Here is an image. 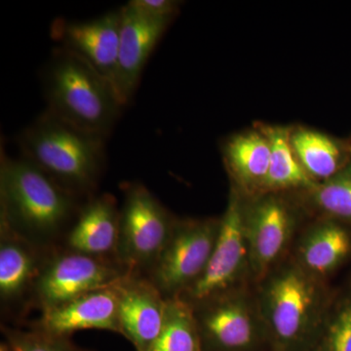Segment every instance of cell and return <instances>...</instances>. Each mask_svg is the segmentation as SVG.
<instances>
[{
	"mask_svg": "<svg viewBox=\"0 0 351 351\" xmlns=\"http://www.w3.org/2000/svg\"><path fill=\"white\" fill-rule=\"evenodd\" d=\"M291 143L302 169L314 182L328 181L337 175L341 154L332 138L317 131L300 128L291 134Z\"/></svg>",
	"mask_w": 351,
	"mask_h": 351,
	"instance_id": "obj_20",
	"label": "cell"
},
{
	"mask_svg": "<svg viewBox=\"0 0 351 351\" xmlns=\"http://www.w3.org/2000/svg\"><path fill=\"white\" fill-rule=\"evenodd\" d=\"M38 327L40 332L57 338L89 329L107 330L121 334L117 286L87 293L43 311Z\"/></svg>",
	"mask_w": 351,
	"mask_h": 351,
	"instance_id": "obj_14",
	"label": "cell"
},
{
	"mask_svg": "<svg viewBox=\"0 0 351 351\" xmlns=\"http://www.w3.org/2000/svg\"><path fill=\"white\" fill-rule=\"evenodd\" d=\"M43 84L46 112L104 138L110 135L124 107L112 83L58 46L44 66Z\"/></svg>",
	"mask_w": 351,
	"mask_h": 351,
	"instance_id": "obj_2",
	"label": "cell"
},
{
	"mask_svg": "<svg viewBox=\"0 0 351 351\" xmlns=\"http://www.w3.org/2000/svg\"><path fill=\"white\" fill-rule=\"evenodd\" d=\"M21 154L69 193L90 195L106 162V138L69 125L44 112L21 132Z\"/></svg>",
	"mask_w": 351,
	"mask_h": 351,
	"instance_id": "obj_3",
	"label": "cell"
},
{
	"mask_svg": "<svg viewBox=\"0 0 351 351\" xmlns=\"http://www.w3.org/2000/svg\"><path fill=\"white\" fill-rule=\"evenodd\" d=\"M120 10L121 25L115 89L126 106L137 90L147 62L172 19L151 17L129 3Z\"/></svg>",
	"mask_w": 351,
	"mask_h": 351,
	"instance_id": "obj_12",
	"label": "cell"
},
{
	"mask_svg": "<svg viewBox=\"0 0 351 351\" xmlns=\"http://www.w3.org/2000/svg\"><path fill=\"white\" fill-rule=\"evenodd\" d=\"M120 211L117 201L110 195L90 198L76 216L68 235L71 252L106 258L117 255Z\"/></svg>",
	"mask_w": 351,
	"mask_h": 351,
	"instance_id": "obj_15",
	"label": "cell"
},
{
	"mask_svg": "<svg viewBox=\"0 0 351 351\" xmlns=\"http://www.w3.org/2000/svg\"><path fill=\"white\" fill-rule=\"evenodd\" d=\"M203 348L212 351H256L269 346L257 294L248 285L193 306Z\"/></svg>",
	"mask_w": 351,
	"mask_h": 351,
	"instance_id": "obj_5",
	"label": "cell"
},
{
	"mask_svg": "<svg viewBox=\"0 0 351 351\" xmlns=\"http://www.w3.org/2000/svg\"><path fill=\"white\" fill-rule=\"evenodd\" d=\"M350 252L351 237L348 230L332 221H323L302 234L293 258L309 274L323 280Z\"/></svg>",
	"mask_w": 351,
	"mask_h": 351,
	"instance_id": "obj_16",
	"label": "cell"
},
{
	"mask_svg": "<svg viewBox=\"0 0 351 351\" xmlns=\"http://www.w3.org/2000/svg\"><path fill=\"white\" fill-rule=\"evenodd\" d=\"M260 130L269 138L270 163L263 195L289 189H309L317 182L302 169L291 143L292 130L278 126L261 125Z\"/></svg>",
	"mask_w": 351,
	"mask_h": 351,
	"instance_id": "obj_19",
	"label": "cell"
},
{
	"mask_svg": "<svg viewBox=\"0 0 351 351\" xmlns=\"http://www.w3.org/2000/svg\"><path fill=\"white\" fill-rule=\"evenodd\" d=\"M1 217L25 239H51L80 213L76 196L34 164L2 152Z\"/></svg>",
	"mask_w": 351,
	"mask_h": 351,
	"instance_id": "obj_4",
	"label": "cell"
},
{
	"mask_svg": "<svg viewBox=\"0 0 351 351\" xmlns=\"http://www.w3.org/2000/svg\"><path fill=\"white\" fill-rule=\"evenodd\" d=\"M193 307L180 295L166 298L165 319L149 351H202Z\"/></svg>",
	"mask_w": 351,
	"mask_h": 351,
	"instance_id": "obj_21",
	"label": "cell"
},
{
	"mask_svg": "<svg viewBox=\"0 0 351 351\" xmlns=\"http://www.w3.org/2000/svg\"><path fill=\"white\" fill-rule=\"evenodd\" d=\"M243 219L252 282L257 285L286 260L297 221L288 205L274 193L256 196L248 206L243 204Z\"/></svg>",
	"mask_w": 351,
	"mask_h": 351,
	"instance_id": "obj_10",
	"label": "cell"
},
{
	"mask_svg": "<svg viewBox=\"0 0 351 351\" xmlns=\"http://www.w3.org/2000/svg\"><path fill=\"white\" fill-rule=\"evenodd\" d=\"M130 274L106 258L71 251L52 258L41 269L34 292L45 311L87 293L117 286Z\"/></svg>",
	"mask_w": 351,
	"mask_h": 351,
	"instance_id": "obj_9",
	"label": "cell"
},
{
	"mask_svg": "<svg viewBox=\"0 0 351 351\" xmlns=\"http://www.w3.org/2000/svg\"><path fill=\"white\" fill-rule=\"evenodd\" d=\"M311 191L316 206L335 218L351 219V173L335 176Z\"/></svg>",
	"mask_w": 351,
	"mask_h": 351,
	"instance_id": "obj_23",
	"label": "cell"
},
{
	"mask_svg": "<svg viewBox=\"0 0 351 351\" xmlns=\"http://www.w3.org/2000/svg\"><path fill=\"white\" fill-rule=\"evenodd\" d=\"M269 138L258 130L233 137L226 147V158L233 179L247 195H263L270 163Z\"/></svg>",
	"mask_w": 351,
	"mask_h": 351,
	"instance_id": "obj_18",
	"label": "cell"
},
{
	"mask_svg": "<svg viewBox=\"0 0 351 351\" xmlns=\"http://www.w3.org/2000/svg\"><path fill=\"white\" fill-rule=\"evenodd\" d=\"M252 281L250 252L245 234L243 202L232 191L218 237L204 274L180 295L191 306L207 301Z\"/></svg>",
	"mask_w": 351,
	"mask_h": 351,
	"instance_id": "obj_7",
	"label": "cell"
},
{
	"mask_svg": "<svg viewBox=\"0 0 351 351\" xmlns=\"http://www.w3.org/2000/svg\"><path fill=\"white\" fill-rule=\"evenodd\" d=\"M9 346L12 351H73L62 343V338L43 332H24L9 331Z\"/></svg>",
	"mask_w": 351,
	"mask_h": 351,
	"instance_id": "obj_24",
	"label": "cell"
},
{
	"mask_svg": "<svg viewBox=\"0 0 351 351\" xmlns=\"http://www.w3.org/2000/svg\"><path fill=\"white\" fill-rule=\"evenodd\" d=\"M120 25L119 9L87 21L59 18L51 25L50 34L58 47L80 58L115 88Z\"/></svg>",
	"mask_w": 351,
	"mask_h": 351,
	"instance_id": "obj_11",
	"label": "cell"
},
{
	"mask_svg": "<svg viewBox=\"0 0 351 351\" xmlns=\"http://www.w3.org/2000/svg\"><path fill=\"white\" fill-rule=\"evenodd\" d=\"M221 219L175 221L172 235L152 267L151 281L165 298L182 295L202 276L213 253Z\"/></svg>",
	"mask_w": 351,
	"mask_h": 351,
	"instance_id": "obj_8",
	"label": "cell"
},
{
	"mask_svg": "<svg viewBox=\"0 0 351 351\" xmlns=\"http://www.w3.org/2000/svg\"><path fill=\"white\" fill-rule=\"evenodd\" d=\"M1 219V218H0ZM0 297L3 302L19 300L40 274L38 256L27 239L1 219Z\"/></svg>",
	"mask_w": 351,
	"mask_h": 351,
	"instance_id": "obj_17",
	"label": "cell"
},
{
	"mask_svg": "<svg viewBox=\"0 0 351 351\" xmlns=\"http://www.w3.org/2000/svg\"><path fill=\"white\" fill-rule=\"evenodd\" d=\"M128 3L145 15L159 19H172L179 6L173 0H131Z\"/></svg>",
	"mask_w": 351,
	"mask_h": 351,
	"instance_id": "obj_25",
	"label": "cell"
},
{
	"mask_svg": "<svg viewBox=\"0 0 351 351\" xmlns=\"http://www.w3.org/2000/svg\"><path fill=\"white\" fill-rule=\"evenodd\" d=\"M350 154H351V147H350Z\"/></svg>",
	"mask_w": 351,
	"mask_h": 351,
	"instance_id": "obj_27",
	"label": "cell"
},
{
	"mask_svg": "<svg viewBox=\"0 0 351 351\" xmlns=\"http://www.w3.org/2000/svg\"><path fill=\"white\" fill-rule=\"evenodd\" d=\"M306 351H351V300L328 306Z\"/></svg>",
	"mask_w": 351,
	"mask_h": 351,
	"instance_id": "obj_22",
	"label": "cell"
},
{
	"mask_svg": "<svg viewBox=\"0 0 351 351\" xmlns=\"http://www.w3.org/2000/svg\"><path fill=\"white\" fill-rule=\"evenodd\" d=\"M121 334L137 351H149L162 330L166 298L151 280L126 277L117 285Z\"/></svg>",
	"mask_w": 351,
	"mask_h": 351,
	"instance_id": "obj_13",
	"label": "cell"
},
{
	"mask_svg": "<svg viewBox=\"0 0 351 351\" xmlns=\"http://www.w3.org/2000/svg\"><path fill=\"white\" fill-rule=\"evenodd\" d=\"M0 351H12L11 350L10 346L5 345V343H2L1 346H0Z\"/></svg>",
	"mask_w": 351,
	"mask_h": 351,
	"instance_id": "obj_26",
	"label": "cell"
},
{
	"mask_svg": "<svg viewBox=\"0 0 351 351\" xmlns=\"http://www.w3.org/2000/svg\"><path fill=\"white\" fill-rule=\"evenodd\" d=\"M175 221L145 186L129 184L120 210L117 247L127 269H152L169 242Z\"/></svg>",
	"mask_w": 351,
	"mask_h": 351,
	"instance_id": "obj_6",
	"label": "cell"
},
{
	"mask_svg": "<svg viewBox=\"0 0 351 351\" xmlns=\"http://www.w3.org/2000/svg\"><path fill=\"white\" fill-rule=\"evenodd\" d=\"M256 286L270 350L306 351L329 306L323 280L290 258Z\"/></svg>",
	"mask_w": 351,
	"mask_h": 351,
	"instance_id": "obj_1",
	"label": "cell"
}]
</instances>
